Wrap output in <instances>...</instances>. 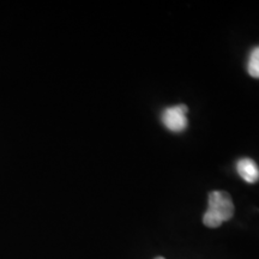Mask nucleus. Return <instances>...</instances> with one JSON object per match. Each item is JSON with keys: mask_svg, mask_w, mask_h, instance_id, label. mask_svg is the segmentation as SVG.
I'll list each match as a JSON object with an SVG mask.
<instances>
[{"mask_svg": "<svg viewBox=\"0 0 259 259\" xmlns=\"http://www.w3.org/2000/svg\"><path fill=\"white\" fill-rule=\"evenodd\" d=\"M248 74L253 78H259V46L251 51L247 63Z\"/></svg>", "mask_w": 259, "mask_h": 259, "instance_id": "4", "label": "nucleus"}, {"mask_svg": "<svg viewBox=\"0 0 259 259\" xmlns=\"http://www.w3.org/2000/svg\"><path fill=\"white\" fill-rule=\"evenodd\" d=\"M239 176L244 179L246 183L254 184L259 180V167L252 158L244 157L240 158L236 164Z\"/></svg>", "mask_w": 259, "mask_h": 259, "instance_id": "3", "label": "nucleus"}, {"mask_svg": "<svg viewBox=\"0 0 259 259\" xmlns=\"http://www.w3.org/2000/svg\"><path fill=\"white\" fill-rule=\"evenodd\" d=\"M155 259H166V258H163V257H156Z\"/></svg>", "mask_w": 259, "mask_h": 259, "instance_id": "5", "label": "nucleus"}, {"mask_svg": "<svg viewBox=\"0 0 259 259\" xmlns=\"http://www.w3.org/2000/svg\"><path fill=\"white\" fill-rule=\"evenodd\" d=\"M187 106L168 107L162 113V122L171 132H181L187 127Z\"/></svg>", "mask_w": 259, "mask_h": 259, "instance_id": "2", "label": "nucleus"}, {"mask_svg": "<svg viewBox=\"0 0 259 259\" xmlns=\"http://www.w3.org/2000/svg\"><path fill=\"white\" fill-rule=\"evenodd\" d=\"M234 215L231 194L225 191H212L209 194L208 210L203 215V223L209 228H218Z\"/></svg>", "mask_w": 259, "mask_h": 259, "instance_id": "1", "label": "nucleus"}]
</instances>
